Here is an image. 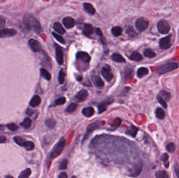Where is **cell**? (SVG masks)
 Here are the masks:
<instances>
[{
  "mask_svg": "<svg viewBox=\"0 0 179 178\" xmlns=\"http://www.w3.org/2000/svg\"><path fill=\"white\" fill-rule=\"evenodd\" d=\"M23 28L27 31H30L33 29L38 34L42 31L40 23L33 15L30 13H27L24 15L23 19Z\"/></svg>",
  "mask_w": 179,
  "mask_h": 178,
  "instance_id": "6da1fadb",
  "label": "cell"
},
{
  "mask_svg": "<svg viewBox=\"0 0 179 178\" xmlns=\"http://www.w3.org/2000/svg\"><path fill=\"white\" fill-rule=\"evenodd\" d=\"M65 146L66 140H64V138H61L59 141L53 147V149L51 151L50 154V157L51 158H55L59 156L62 153Z\"/></svg>",
  "mask_w": 179,
  "mask_h": 178,
  "instance_id": "7a4b0ae2",
  "label": "cell"
},
{
  "mask_svg": "<svg viewBox=\"0 0 179 178\" xmlns=\"http://www.w3.org/2000/svg\"><path fill=\"white\" fill-rule=\"evenodd\" d=\"M179 67V64L177 63H170L166 64L163 66H161L157 69V72L159 75L165 74L169 72L174 71L177 69Z\"/></svg>",
  "mask_w": 179,
  "mask_h": 178,
  "instance_id": "3957f363",
  "label": "cell"
},
{
  "mask_svg": "<svg viewBox=\"0 0 179 178\" xmlns=\"http://www.w3.org/2000/svg\"><path fill=\"white\" fill-rule=\"evenodd\" d=\"M149 26V22L146 18L139 17L135 22L136 29L139 31H143L146 30Z\"/></svg>",
  "mask_w": 179,
  "mask_h": 178,
  "instance_id": "277c9868",
  "label": "cell"
},
{
  "mask_svg": "<svg viewBox=\"0 0 179 178\" xmlns=\"http://www.w3.org/2000/svg\"><path fill=\"white\" fill-rule=\"evenodd\" d=\"M158 31L162 34H167L170 30V25L166 20H160L157 24Z\"/></svg>",
  "mask_w": 179,
  "mask_h": 178,
  "instance_id": "5b68a950",
  "label": "cell"
},
{
  "mask_svg": "<svg viewBox=\"0 0 179 178\" xmlns=\"http://www.w3.org/2000/svg\"><path fill=\"white\" fill-rule=\"evenodd\" d=\"M101 74L107 82H110L113 78L114 75L111 72V69L108 65L103 67L101 69Z\"/></svg>",
  "mask_w": 179,
  "mask_h": 178,
  "instance_id": "8992f818",
  "label": "cell"
},
{
  "mask_svg": "<svg viewBox=\"0 0 179 178\" xmlns=\"http://www.w3.org/2000/svg\"><path fill=\"white\" fill-rule=\"evenodd\" d=\"M113 101V99L111 97H110V98H107L106 100H104L103 101L99 104L97 107L99 114H100L104 112V111H106L108 105L111 104Z\"/></svg>",
  "mask_w": 179,
  "mask_h": 178,
  "instance_id": "52a82bcc",
  "label": "cell"
},
{
  "mask_svg": "<svg viewBox=\"0 0 179 178\" xmlns=\"http://www.w3.org/2000/svg\"><path fill=\"white\" fill-rule=\"evenodd\" d=\"M56 50V58L59 65H62L64 63V54L61 48L57 44H55Z\"/></svg>",
  "mask_w": 179,
  "mask_h": 178,
  "instance_id": "ba28073f",
  "label": "cell"
},
{
  "mask_svg": "<svg viewBox=\"0 0 179 178\" xmlns=\"http://www.w3.org/2000/svg\"><path fill=\"white\" fill-rule=\"evenodd\" d=\"M171 36L166 37L164 38H161L159 41V46L160 48L162 49H168L171 47L172 45L171 44Z\"/></svg>",
  "mask_w": 179,
  "mask_h": 178,
  "instance_id": "9c48e42d",
  "label": "cell"
},
{
  "mask_svg": "<svg viewBox=\"0 0 179 178\" xmlns=\"http://www.w3.org/2000/svg\"><path fill=\"white\" fill-rule=\"evenodd\" d=\"M28 44L31 50L34 52H38L42 50V47L40 43L34 39H29L28 41Z\"/></svg>",
  "mask_w": 179,
  "mask_h": 178,
  "instance_id": "30bf717a",
  "label": "cell"
},
{
  "mask_svg": "<svg viewBox=\"0 0 179 178\" xmlns=\"http://www.w3.org/2000/svg\"><path fill=\"white\" fill-rule=\"evenodd\" d=\"M88 95L89 94H88V91L86 89H82L75 94V99L77 102H83L87 98Z\"/></svg>",
  "mask_w": 179,
  "mask_h": 178,
  "instance_id": "8fae6325",
  "label": "cell"
},
{
  "mask_svg": "<svg viewBox=\"0 0 179 178\" xmlns=\"http://www.w3.org/2000/svg\"><path fill=\"white\" fill-rule=\"evenodd\" d=\"M17 31L14 29H0V38L11 37L16 35Z\"/></svg>",
  "mask_w": 179,
  "mask_h": 178,
  "instance_id": "7c38bea8",
  "label": "cell"
},
{
  "mask_svg": "<svg viewBox=\"0 0 179 178\" xmlns=\"http://www.w3.org/2000/svg\"><path fill=\"white\" fill-rule=\"evenodd\" d=\"M76 59L80 60L86 63H89L91 61V57L88 55V53L86 52L80 51L76 54Z\"/></svg>",
  "mask_w": 179,
  "mask_h": 178,
  "instance_id": "4fadbf2b",
  "label": "cell"
},
{
  "mask_svg": "<svg viewBox=\"0 0 179 178\" xmlns=\"http://www.w3.org/2000/svg\"><path fill=\"white\" fill-rule=\"evenodd\" d=\"M91 78L93 83L97 87L102 88L104 87V82L99 75H95L94 74H92Z\"/></svg>",
  "mask_w": 179,
  "mask_h": 178,
  "instance_id": "5bb4252c",
  "label": "cell"
},
{
  "mask_svg": "<svg viewBox=\"0 0 179 178\" xmlns=\"http://www.w3.org/2000/svg\"><path fill=\"white\" fill-rule=\"evenodd\" d=\"M62 23L66 28L70 29L74 27L75 24V20L71 17H66L63 19Z\"/></svg>",
  "mask_w": 179,
  "mask_h": 178,
  "instance_id": "9a60e30c",
  "label": "cell"
},
{
  "mask_svg": "<svg viewBox=\"0 0 179 178\" xmlns=\"http://www.w3.org/2000/svg\"><path fill=\"white\" fill-rule=\"evenodd\" d=\"M94 29L93 26L91 24H86L84 25L83 29V34L86 37H90L93 34Z\"/></svg>",
  "mask_w": 179,
  "mask_h": 178,
  "instance_id": "2e32d148",
  "label": "cell"
},
{
  "mask_svg": "<svg viewBox=\"0 0 179 178\" xmlns=\"http://www.w3.org/2000/svg\"><path fill=\"white\" fill-rule=\"evenodd\" d=\"M100 124V123L99 121H97V122H94V123H92L91 124H90L89 127H88V130H87V132H86V134L84 136L83 140H85V138L86 139V137L88 136V135L89 134V133L90 132H92L94 130L98 129Z\"/></svg>",
  "mask_w": 179,
  "mask_h": 178,
  "instance_id": "e0dca14e",
  "label": "cell"
},
{
  "mask_svg": "<svg viewBox=\"0 0 179 178\" xmlns=\"http://www.w3.org/2000/svg\"><path fill=\"white\" fill-rule=\"evenodd\" d=\"M83 6L84 11H86L88 14L91 15L95 14V9L91 4L89 3H83Z\"/></svg>",
  "mask_w": 179,
  "mask_h": 178,
  "instance_id": "ac0fdd59",
  "label": "cell"
},
{
  "mask_svg": "<svg viewBox=\"0 0 179 178\" xmlns=\"http://www.w3.org/2000/svg\"><path fill=\"white\" fill-rule=\"evenodd\" d=\"M53 29L56 33L60 35H64L66 33L65 29L64 28L62 25L59 22H55L53 26Z\"/></svg>",
  "mask_w": 179,
  "mask_h": 178,
  "instance_id": "d6986e66",
  "label": "cell"
},
{
  "mask_svg": "<svg viewBox=\"0 0 179 178\" xmlns=\"http://www.w3.org/2000/svg\"><path fill=\"white\" fill-rule=\"evenodd\" d=\"M82 113L86 117L89 118V117H91L94 115V109L93 108L91 107L84 108L82 110Z\"/></svg>",
  "mask_w": 179,
  "mask_h": 178,
  "instance_id": "ffe728a7",
  "label": "cell"
},
{
  "mask_svg": "<svg viewBox=\"0 0 179 178\" xmlns=\"http://www.w3.org/2000/svg\"><path fill=\"white\" fill-rule=\"evenodd\" d=\"M129 59L132 61L139 62L143 60V58L142 55L139 52H138L137 51H133V52L129 56Z\"/></svg>",
  "mask_w": 179,
  "mask_h": 178,
  "instance_id": "44dd1931",
  "label": "cell"
},
{
  "mask_svg": "<svg viewBox=\"0 0 179 178\" xmlns=\"http://www.w3.org/2000/svg\"><path fill=\"white\" fill-rule=\"evenodd\" d=\"M41 103V98L38 95H36L31 99L29 105L32 107H36L40 105Z\"/></svg>",
  "mask_w": 179,
  "mask_h": 178,
  "instance_id": "7402d4cb",
  "label": "cell"
},
{
  "mask_svg": "<svg viewBox=\"0 0 179 178\" xmlns=\"http://www.w3.org/2000/svg\"><path fill=\"white\" fill-rule=\"evenodd\" d=\"M42 53H43V56H44V58L42 59V65L45 66L51 67V63L50 58L45 51H42Z\"/></svg>",
  "mask_w": 179,
  "mask_h": 178,
  "instance_id": "603a6c76",
  "label": "cell"
},
{
  "mask_svg": "<svg viewBox=\"0 0 179 178\" xmlns=\"http://www.w3.org/2000/svg\"><path fill=\"white\" fill-rule=\"evenodd\" d=\"M111 60L118 63H124L126 62V60L120 54L114 53L111 56Z\"/></svg>",
  "mask_w": 179,
  "mask_h": 178,
  "instance_id": "cb8c5ba5",
  "label": "cell"
},
{
  "mask_svg": "<svg viewBox=\"0 0 179 178\" xmlns=\"http://www.w3.org/2000/svg\"><path fill=\"white\" fill-rule=\"evenodd\" d=\"M40 75L42 78H45L47 80H51V76L49 72L44 68H42L40 69Z\"/></svg>",
  "mask_w": 179,
  "mask_h": 178,
  "instance_id": "d4e9b609",
  "label": "cell"
},
{
  "mask_svg": "<svg viewBox=\"0 0 179 178\" xmlns=\"http://www.w3.org/2000/svg\"><path fill=\"white\" fill-rule=\"evenodd\" d=\"M149 73L148 69L146 67H140L137 71V76L139 78H142L143 77L146 76Z\"/></svg>",
  "mask_w": 179,
  "mask_h": 178,
  "instance_id": "484cf974",
  "label": "cell"
},
{
  "mask_svg": "<svg viewBox=\"0 0 179 178\" xmlns=\"http://www.w3.org/2000/svg\"><path fill=\"white\" fill-rule=\"evenodd\" d=\"M66 72L64 69H61L59 71L58 77V80L59 83L60 84H63L65 82V78H66Z\"/></svg>",
  "mask_w": 179,
  "mask_h": 178,
  "instance_id": "4316f807",
  "label": "cell"
},
{
  "mask_svg": "<svg viewBox=\"0 0 179 178\" xmlns=\"http://www.w3.org/2000/svg\"><path fill=\"white\" fill-rule=\"evenodd\" d=\"M111 32L114 36H119L122 34V29L119 26H115L111 28Z\"/></svg>",
  "mask_w": 179,
  "mask_h": 178,
  "instance_id": "83f0119b",
  "label": "cell"
},
{
  "mask_svg": "<svg viewBox=\"0 0 179 178\" xmlns=\"http://www.w3.org/2000/svg\"><path fill=\"white\" fill-rule=\"evenodd\" d=\"M155 116L157 118L160 120H163L166 116L165 112L161 108H157L155 110Z\"/></svg>",
  "mask_w": 179,
  "mask_h": 178,
  "instance_id": "f1b7e54d",
  "label": "cell"
},
{
  "mask_svg": "<svg viewBox=\"0 0 179 178\" xmlns=\"http://www.w3.org/2000/svg\"><path fill=\"white\" fill-rule=\"evenodd\" d=\"M138 131V129L137 127H136L135 126H132L129 129L127 130L126 133L127 134L130 135L133 137H135Z\"/></svg>",
  "mask_w": 179,
  "mask_h": 178,
  "instance_id": "f546056e",
  "label": "cell"
},
{
  "mask_svg": "<svg viewBox=\"0 0 179 178\" xmlns=\"http://www.w3.org/2000/svg\"><path fill=\"white\" fill-rule=\"evenodd\" d=\"M158 95L160 97L163 98V99L165 100V101H169V100H170V97H171L170 93L165 91H161L159 93Z\"/></svg>",
  "mask_w": 179,
  "mask_h": 178,
  "instance_id": "4dcf8cb0",
  "label": "cell"
},
{
  "mask_svg": "<svg viewBox=\"0 0 179 178\" xmlns=\"http://www.w3.org/2000/svg\"><path fill=\"white\" fill-rule=\"evenodd\" d=\"M155 178H170L168 173L165 170H159L155 174Z\"/></svg>",
  "mask_w": 179,
  "mask_h": 178,
  "instance_id": "1f68e13d",
  "label": "cell"
},
{
  "mask_svg": "<svg viewBox=\"0 0 179 178\" xmlns=\"http://www.w3.org/2000/svg\"><path fill=\"white\" fill-rule=\"evenodd\" d=\"M31 169L27 168L20 173V175L18 176V178H28L31 175Z\"/></svg>",
  "mask_w": 179,
  "mask_h": 178,
  "instance_id": "d6a6232c",
  "label": "cell"
},
{
  "mask_svg": "<svg viewBox=\"0 0 179 178\" xmlns=\"http://www.w3.org/2000/svg\"><path fill=\"white\" fill-rule=\"evenodd\" d=\"M144 55L147 58L150 59L153 58L156 55L155 53L154 52V51L150 49H146L144 52Z\"/></svg>",
  "mask_w": 179,
  "mask_h": 178,
  "instance_id": "836d02e7",
  "label": "cell"
},
{
  "mask_svg": "<svg viewBox=\"0 0 179 178\" xmlns=\"http://www.w3.org/2000/svg\"><path fill=\"white\" fill-rule=\"evenodd\" d=\"M20 124L25 129H29L31 126V120L29 118H27L25 119Z\"/></svg>",
  "mask_w": 179,
  "mask_h": 178,
  "instance_id": "e575fe53",
  "label": "cell"
},
{
  "mask_svg": "<svg viewBox=\"0 0 179 178\" xmlns=\"http://www.w3.org/2000/svg\"><path fill=\"white\" fill-rule=\"evenodd\" d=\"M161 159L164 162V165L166 168H168L169 167V155L167 153H163L161 156Z\"/></svg>",
  "mask_w": 179,
  "mask_h": 178,
  "instance_id": "d590c367",
  "label": "cell"
},
{
  "mask_svg": "<svg viewBox=\"0 0 179 178\" xmlns=\"http://www.w3.org/2000/svg\"><path fill=\"white\" fill-rule=\"evenodd\" d=\"M46 126H47L50 129H52L55 127L56 126V122L55 121V120H53V119H49L46 120L45 122Z\"/></svg>",
  "mask_w": 179,
  "mask_h": 178,
  "instance_id": "8d00e7d4",
  "label": "cell"
},
{
  "mask_svg": "<svg viewBox=\"0 0 179 178\" xmlns=\"http://www.w3.org/2000/svg\"><path fill=\"white\" fill-rule=\"evenodd\" d=\"M23 146L27 151H31V150L34 149V147H35L34 144L31 141H25L24 143Z\"/></svg>",
  "mask_w": 179,
  "mask_h": 178,
  "instance_id": "74e56055",
  "label": "cell"
},
{
  "mask_svg": "<svg viewBox=\"0 0 179 178\" xmlns=\"http://www.w3.org/2000/svg\"><path fill=\"white\" fill-rule=\"evenodd\" d=\"M77 107H78V105L77 104L72 103L67 107L66 111L68 113L73 112L77 109Z\"/></svg>",
  "mask_w": 179,
  "mask_h": 178,
  "instance_id": "f35d334b",
  "label": "cell"
},
{
  "mask_svg": "<svg viewBox=\"0 0 179 178\" xmlns=\"http://www.w3.org/2000/svg\"><path fill=\"white\" fill-rule=\"evenodd\" d=\"M126 31L127 34L130 35V37H135L136 35H137L136 34L137 33H136V31H135L133 28L132 26H128L127 27Z\"/></svg>",
  "mask_w": 179,
  "mask_h": 178,
  "instance_id": "ab89813d",
  "label": "cell"
},
{
  "mask_svg": "<svg viewBox=\"0 0 179 178\" xmlns=\"http://www.w3.org/2000/svg\"><path fill=\"white\" fill-rule=\"evenodd\" d=\"M66 102V98L65 97H61L55 100L54 102L53 106H57V105H63L65 104Z\"/></svg>",
  "mask_w": 179,
  "mask_h": 178,
  "instance_id": "60d3db41",
  "label": "cell"
},
{
  "mask_svg": "<svg viewBox=\"0 0 179 178\" xmlns=\"http://www.w3.org/2000/svg\"><path fill=\"white\" fill-rule=\"evenodd\" d=\"M14 140L15 143H16L18 145L20 146H23L24 143L25 142L24 139H23L20 136H15L14 137Z\"/></svg>",
  "mask_w": 179,
  "mask_h": 178,
  "instance_id": "b9f144b4",
  "label": "cell"
},
{
  "mask_svg": "<svg viewBox=\"0 0 179 178\" xmlns=\"http://www.w3.org/2000/svg\"><path fill=\"white\" fill-rule=\"evenodd\" d=\"M166 149L170 153H174L176 150V145L174 143H170L166 145Z\"/></svg>",
  "mask_w": 179,
  "mask_h": 178,
  "instance_id": "7bdbcfd3",
  "label": "cell"
},
{
  "mask_svg": "<svg viewBox=\"0 0 179 178\" xmlns=\"http://www.w3.org/2000/svg\"><path fill=\"white\" fill-rule=\"evenodd\" d=\"M51 34H52L53 36L55 37V38L58 41L60 42L61 44H65V40H64V39L62 38V37L60 35H58V34H57L54 33V32H53Z\"/></svg>",
  "mask_w": 179,
  "mask_h": 178,
  "instance_id": "ee69618b",
  "label": "cell"
},
{
  "mask_svg": "<svg viewBox=\"0 0 179 178\" xmlns=\"http://www.w3.org/2000/svg\"><path fill=\"white\" fill-rule=\"evenodd\" d=\"M68 166V160L67 159H64L61 162L59 165V169L60 170H65Z\"/></svg>",
  "mask_w": 179,
  "mask_h": 178,
  "instance_id": "f6af8a7d",
  "label": "cell"
},
{
  "mask_svg": "<svg viewBox=\"0 0 179 178\" xmlns=\"http://www.w3.org/2000/svg\"><path fill=\"white\" fill-rule=\"evenodd\" d=\"M157 99L158 102L163 106V107L164 108H167V104H166V101L165 100H163L161 97L159 96V95H158Z\"/></svg>",
  "mask_w": 179,
  "mask_h": 178,
  "instance_id": "bcb514c9",
  "label": "cell"
},
{
  "mask_svg": "<svg viewBox=\"0 0 179 178\" xmlns=\"http://www.w3.org/2000/svg\"><path fill=\"white\" fill-rule=\"evenodd\" d=\"M7 128L11 131H16L18 129V126L14 123L9 124L7 125Z\"/></svg>",
  "mask_w": 179,
  "mask_h": 178,
  "instance_id": "7dc6e473",
  "label": "cell"
},
{
  "mask_svg": "<svg viewBox=\"0 0 179 178\" xmlns=\"http://www.w3.org/2000/svg\"><path fill=\"white\" fill-rule=\"evenodd\" d=\"M174 171L176 173V175H177V178H179V164H177V162L174 164Z\"/></svg>",
  "mask_w": 179,
  "mask_h": 178,
  "instance_id": "c3c4849f",
  "label": "cell"
},
{
  "mask_svg": "<svg viewBox=\"0 0 179 178\" xmlns=\"http://www.w3.org/2000/svg\"><path fill=\"white\" fill-rule=\"evenodd\" d=\"M133 70L132 69H128V71H126V74L125 75L126 78H130L133 75Z\"/></svg>",
  "mask_w": 179,
  "mask_h": 178,
  "instance_id": "681fc988",
  "label": "cell"
},
{
  "mask_svg": "<svg viewBox=\"0 0 179 178\" xmlns=\"http://www.w3.org/2000/svg\"><path fill=\"white\" fill-rule=\"evenodd\" d=\"M5 24V21L4 18L2 17H0V27H3Z\"/></svg>",
  "mask_w": 179,
  "mask_h": 178,
  "instance_id": "f907efd6",
  "label": "cell"
},
{
  "mask_svg": "<svg viewBox=\"0 0 179 178\" xmlns=\"http://www.w3.org/2000/svg\"><path fill=\"white\" fill-rule=\"evenodd\" d=\"M95 33L97 34V35H98L100 37H102L103 36V33L102 32V31L100 30V29L99 28H97L96 29H95Z\"/></svg>",
  "mask_w": 179,
  "mask_h": 178,
  "instance_id": "816d5d0a",
  "label": "cell"
},
{
  "mask_svg": "<svg viewBox=\"0 0 179 178\" xmlns=\"http://www.w3.org/2000/svg\"><path fill=\"white\" fill-rule=\"evenodd\" d=\"M58 178H68V176L66 173H61L59 175Z\"/></svg>",
  "mask_w": 179,
  "mask_h": 178,
  "instance_id": "f5cc1de1",
  "label": "cell"
},
{
  "mask_svg": "<svg viewBox=\"0 0 179 178\" xmlns=\"http://www.w3.org/2000/svg\"><path fill=\"white\" fill-rule=\"evenodd\" d=\"M5 141L6 137L5 136H0V143H3Z\"/></svg>",
  "mask_w": 179,
  "mask_h": 178,
  "instance_id": "db71d44e",
  "label": "cell"
},
{
  "mask_svg": "<svg viewBox=\"0 0 179 178\" xmlns=\"http://www.w3.org/2000/svg\"><path fill=\"white\" fill-rule=\"evenodd\" d=\"M26 113H27V115H29V116H31V115L33 113V110H31L30 109H28L27 112H26Z\"/></svg>",
  "mask_w": 179,
  "mask_h": 178,
  "instance_id": "11a10c76",
  "label": "cell"
},
{
  "mask_svg": "<svg viewBox=\"0 0 179 178\" xmlns=\"http://www.w3.org/2000/svg\"><path fill=\"white\" fill-rule=\"evenodd\" d=\"M82 76H78V77H77V80H78V81H81V80H82Z\"/></svg>",
  "mask_w": 179,
  "mask_h": 178,
  "instance_id": "9f6ffc18",
  "label": "cell"
},
{
  "mask_svg": "<svg viewBox=\"0 0 179 178\" xmlns=\"http://www.w3.org/2000/svg\"><path fill=\"white\" fill-rule=\"evenodd\" d=\"M5 178H13V176H5Z\"/></svg>",
  "mask_w": 179,
  "mask_h": 178,
  "instance_id": "6f0895ef",
  "label": "cell"
},
{
  "mask_svg": "<svg viewBox=\"0 0 179 178\" xmlns=\"http://www.w3.org/2000/svg\"><path fill=\"white\" fill-rule=\"evenodd\" d=\"M71 178H77L75 176H72Z\"/></svg>",
  "mask_w": 179,
  "mask_h": 178,
  "instance_id": "680465c9",
  "label": "cell"
}]
</instances>
